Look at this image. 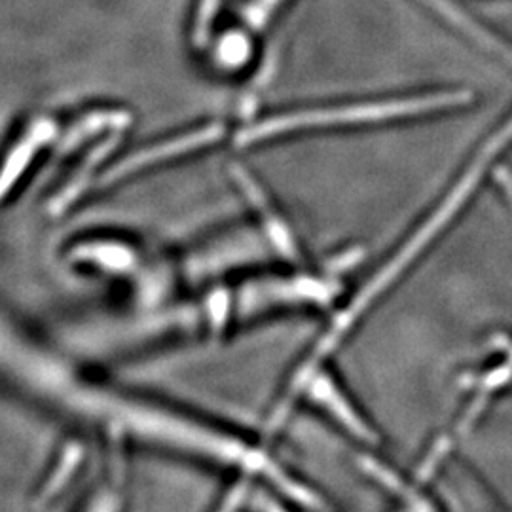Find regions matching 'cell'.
I'll list each match as a JSON object with an SVG mask.
<instances>
[{
  "label": "cell",
  "mask_w": 512,
  "mask_h": 512,
  "mask_svg": "<svg viewBox=\"0 0 512 512\" xmlns=\"http://www.w3.org/2000/svg\"><path fill=\"white\" fill-rule=\"evenodd\" d=\"M509 145H512V110L511 114L503 120V124H499L490 133V137L478 147L469 165L459 175L458 183L452 184V188L446 192V196L435 207V211L421 222L420 228H416L410 238L406 239V243L401 245L397 255L385 262L384 268L370 279L365 291L357 296L353 306L336 321V325L330 329L329 334L321 340V344L311 355L313 363H319V359L338 342V338L346 332V329L353 325L359 313L366 310L378 294L385 293L391 287V283L397 281L406 272V268L414 264L418 256L435 241V238L450 226V222L458 217L463 207L475 198L476 190L480 188L484 177L490 173L495 160L501 158V154Z\"/></svg>",
  "instance_id": "cell-1"
},
{
  "label": "cell",
  "mask_w": 512,
  "mask_h": 512,
  "mask_svg": "<svg viewBox=\"0 0 512 512\" xmlns=\"http://www.w3.org/2000/svg\"><path fill=\"white\" fill-rule=\"evenodd\" d=\"M313 397H315L317 403L327 406L338 420L342 421V423H346L355 435H359L361 439H370V431L363 425V421L359 420V418L353 414V410L346 406V403L342 401V397L338 395V389L332 387V384H330L327 378H323V380H319V382L315 384Z\"/></svg>",
  "instance_id": "cell-3"
},
{
  "label": "cell",
  "mask_w": 512,
  "mask_h": 512,
  "mask_svg": "<svg viewBox=\"0 0 512 512\" xmlns=\"http://www.w3.org/2000/svg\"><path fill=\"white\" fill-rule=\"evenodd\" d=\"M475 103V92L465 88H444L431 92L412 93L404 97H393L385 101H374L365 105H349L336 109L302 110L274 120H266L239 135V145L256 143L287 131L330 124H366V122H387L403 120L412 116H427L439 112L465 109Z\"/></svg>",
  "instance_id": "cell-2"
}]
</instances>
